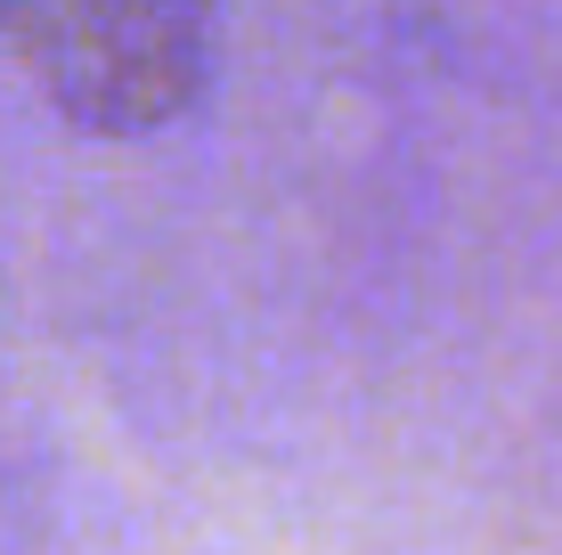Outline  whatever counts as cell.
Wrapping results in <instances>:
<instances>
[{
    "label": "cell",
    "mask_w": 562,
    "mask_h": 555,
    "mask_svg": "<svg viewBox=\"0 0 562 555\" xmlns=\"http://www.w3.org/2000/svg\"><path fill=\"white\" fill-rule=\"evenodd\" d=\"M49 107L82 131H155L204 90L212 0H0Z\"/></svg>",
    "instance_id": "1"
}]
</instances>
